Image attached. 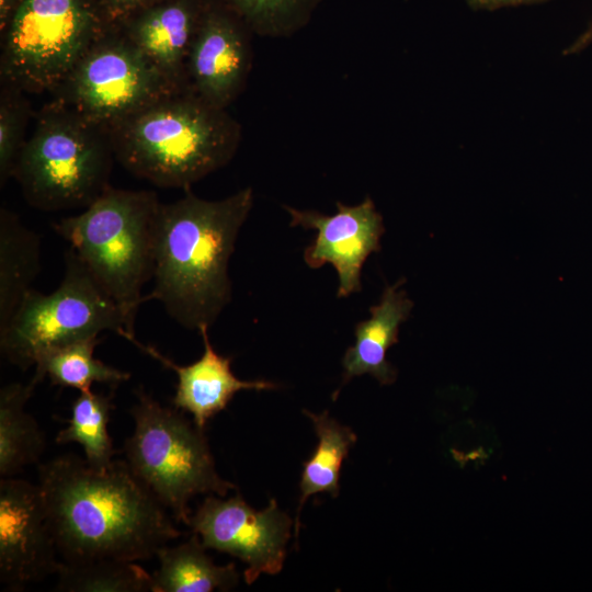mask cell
Listing matches in <instances>:
<instances>
[{"instance_id": "obj_24", "label": "cell", "mask_w": 592, "mask_h": 592, "mask_svg": "<svg viewBox=\"0 0 592 592\" xmlns=\"http://www.w3.org/2000/svg\"><path fill=\"white\" fill-rule=\"evenodd\" d=\"M253 34L289 37L304 29L322 0H224Z\"/></svg>"}, {"instance_id": "obj_7", "label": "cell", "mask_w": 592, "mask_h": 592, "mask_svg": "<svg viewBox=\"0 0 592 592\" xmlns=\"http://www.w3.org/2000/svg\"><path fill=\"white\" fill-rule=\"evenodd\" d=\"M96 0H20L1 31L2 84L57 91L111 26Z\"/></svg>"}, {"instance_id": "obj_23", "label": "cell", "mask_w": 592, "mask_h": 592, "mask_svg": "<svg viewBox=\"0 0 592 592\" xmlns=\"http://www.w3.org/2000/svg\"><path fill=\"white\" fill-rule=\"evenodd\" d=\"M57 591L66 592H148L152 574L136 561H60L56 571Z\"/></svg>"}, {"instance_id": "obj_2", "label": "cell", "mask_w": 592, "mask_h": 592, "mask_svg": "<svg viewBox=\"0 0 592 592\" xmlns=\"http://www.w3.org/2000/svg\"><path fill=\"white\" fill-rule=\"evenodd\" d=\"M252 206L251 187L218 201L186 190L175 202L161 203L155 229L153 286L144 301L158 300L186 329L214 323L231 299L229 258Z\"/></svg>"}, {"instance_id": "obj_8", "label": "cell", "mask_w": 592, "mask_h": 592, "mask_svg": "<svg viewBox=\"0 0 592 592\" xmlns=\"http://www.w3.org/2000/svg\"><path fill=\"white\" fill-rule=\"evenodd\" d=\"M103 331L128 333L115 301L69 247L59 286L49 294L26 292L0 328V349L10 363L26 371L47 351Z\"/></svg>"}, {"instance_id": "obj_11", "label": "cell", "mask_w": 592, "mask_h": 592, "mask_svg": "<svg viewBox=\"0 0 592 592\" xmlns=\"http://www.w3.org/2000/svg\"><path fill=\"white\" fill-rule=\"evenodd\" d=\"M252 31L224 0H209L191 44L187 88L227 109L241 93L252 64Z\"/></svg>"}, {"instance_id": "obj_18", "label": "cell", "mask_w": 592, "mask_h": 592, "mask_svg": "<svg viewBox=\"0 0 592 592\" xmlns=\"http://www.w3.org/2000/svg\"><path fill=\"white\" fill-rule=\"evenodd\" d=\"M205 549L195 533L185 543L161 547L156 555L159 569L152 574L151 592H210L234 589L239 581L236 565L217 566Z\"/></svg>"}, {"instance_id": "obj_13", "label": "cell", "mask_w": 592, "mask_h": 592, "mask_svg": "<svg viewBox=\"0 0 592 592\" xmlns=\"http://www.w3.org/2000/svg\"><path fill=\"white\" fill-rule=\"evenodd\" d=\"M337 213L325 215L316 210H299L284 206L291 226L318 231L304 251V260L311 269L330 263L339 276L338 297H348L362 289L361 271L369 254L380 250L385 232L383 216L374 202L366 197L357 205L337 202Z\"/></svg>"}, {"instance_id": "obj_26", "label": "cell", "mask_w": 592, "mask_h": 592, "mask_svg": "<svg viewBox=\"0 0 592 592\" xmlns=\"http://www.w3.org/2000/svg\"><path fill=\"white\" fill-rule=\"evenodd\" d=\"M111 24L118 25L137 10L156 0H96Z\"/></svg>"}, {"instance_id": "obj_1", "label": "cell", "mask_w": 592, "mask_h": 592, "mask_svg": "<svg viewBox=\"0 0 592 592\" xmlns=\"http://www.w3.org/2000/svg\"><path fill=\"white\" fill-rule=\"evenodd\" d=\"M38 487L64 562L139 561L181 536L125 460L103 470L76 455L38 466Z\"/></svg>"}, {"instance_id": "obj_19", "label": "cell", "mask_w": 592, "mask_h": 592, "mask_svg": "<svg viewBox=\"0 0 592 592\" xmlns=\"http://www.w3.org/2000/svg\"><path fill=\"white\" fill-rule=\"evenodd\" d=\"M36 384L12 383L0 390V475L12 477L24 466L37 463L45 437L25 406Z\"/></svg>"}, {"instance_id": "obj_12", "label": "cell", "mask_w": 592, "mask_h": 592, "mask_svg": "<svg viewBox=\"0 0 592 592\" xmlns=\"http://www.w3.org/2000/svg\"><path fill=\"white\" fill-rule=\"evenodd\" d=\"M38 485L0 481V580L10 590L56 573L60 561Z\"/></svg>"}, {"instance_id": "obj_15", "label": "cell", "mask_w": 592, "mask_h": 592, "mask_svg": "<svg viewBox=\"0 0 592 592\" xmlns=\"http://www.w3.org/2000/svg\"><path fill=\"white\" fill-rule=\"evenodd\" d=\"M208 326L198 331L204 343V353L200 360L190 365H178L162 355L156 348L139 342L135 335L124 334L139 350L147 353L163 366L174 371L178 385L173 397L174 408L192 414L195 424L204 429L207 421L226 409L234 396L244 389H275L274 383L265 380H240L232 373V358L219 355L212 346Z\"/></svg>"}, {"instance_id": "obj_4", "label": "cell", "mask_w": 592, "mask_h": 592, "mask_svg": "<svg viewBox=\"0 0 592 592\" xmlns=\"http://www.w3.org/2000/svg\"><path fill=\"white\" fill-rule=\"evenodd\" d=\"M160 204L153 191L109 186L82 213L53 224L119 308L128 331L123 334L135 335L143 287L152 278Z\"/></svg>"}, {"instance_id": "obj_21", "label": "cell", "mask_w": 592, "mask_h": 592, "mask_svg": "<svg viewBox=\"0 0 592 592\" xmlns=\"http://www.w3.org/2000/svg\"><path fill=\"white\" fill-rule=\"evenodd\" d=\"M99 337L83 338L44 353L35 363L32 380L37 385L48 377L52 385L90 390L94 383L117 386L128 380L129 373L94 357Z\"/></svg>"}, {"instance_id": "obj_28", "label": "cell", "mask_w": 592, "mask_h": 592, "mask_svg": "<svg viewBox=\"0 0 592 592\" xmlns=\"http://www.w3.org/2000/svg\"><path fill=\"white\" fill-rule=\"evenodd\" d=\"M592 43V23L588 26V29L574 39V42L568 46L563 55H572L582 52L584 48H587Z\"/></svg>"}, {"instance_id": "obj_20", "label": "cell", "mask_w": 592, "mask_h": 592, "mask_svg": "<svg viewBox=\"0 0 592 592\" xmlns=\"http://www.w3.org/2000/svg\"><path fill=\"white\" fill-rule=\"evenodd\" d=\"M312 422L318 436V445L311 457L304 463L300 479V497L297 509L295 536H298L299 514L308 497L318 492H328L337 498L340 492V469L351 446L356 442V434L341 425L325 411L315 414L303 411Z\"/></svg>"}, {"instance_id": "obj_27", "label": "cell", "mask_w": 592, "mask_h": 592, "mask_svg": "<svg viewBox=\"0 0 592 592\" xmlns=\"http://www.w3.org/2000/svg\"><path fill=\"white\" fill-rule=\"evenodd\" d=\"M474 10L494 11L502 8L542 3L549 0H465Z\"/></svg>"}, {"instance_id": "obj_25", "label": "cell", "mask_w": 592, "mask_h": 592, "mask_svg": "<svg viewBox=\"0 0 592 592\" xmlns=\"http://www.w3.org/2000/svg\"><path fill=\"white\" fill-rule=\"evenodd\" d=\"M29 104L23 92L2 84L0 100V185L12 177L15 161L25 143Z\"/></svg>"}, {"instance_id": "obj_16", "label": "cell", "mask_w": 592, "mask_h": 592, "mask_svg": "<svg viewBox=\"0 0 592 592\" xmlns=\"http://www.w3.org/2000/svg\"><path fill=\"white\" fill-rule=\"evenodd\" d=\"M405 280L386 286L377 305L369 308L371 318L355 326V344L348 348L342 358L343 380L369 374L382 385H390L397 378L395 367L386 353L398 342L399 327L411 312L413 303L400 288Z\"/></svg>"}, {"instance_id": "obj_6", "label": "cell", "mask_w": 592, "mask_h": 592, "mask_svg": "<svg viewBox=\"0 0 592 592\" xmlns=\"http://www.w3.org/2000/svg\"><path fill=\"white\" fill-rule=\"evenodd\" d=\"M130 413L135 429L125 443L134 476L175 520L189 526V501L196 494L224 497L237 487L215 469L204 429L174 408L161 406L141 388Z\"/></svg>"}, {"instance_id": "obj_22", "label": "cell", "mask_w": 592, "mask_h": 592, "mask_svg": "<svg viewBox=\"0 0 592 592\" xmlns=\"http://www.w3.org/2000/svg\"><path fill=\"white\" fill-rule=\"evenodd\" d=\"M71 408L68 426L56 435V443H78L82 446L87 463L99 470L106 469L117 453L107 432L110 415L114 409L113 394H96L91 389L79 391Z\"/></svg>"}, {"instance_id": "obj_5", "label": "cell", "mask_w": 592, "mask_h": 592, "mask_svg": "<svg viewBox=\"0 0 592 592\" xmlns=\"http://www.w3.org/2000/svg\"><path fill=\"white\" fill-rule=\"evenodd\" d=\"M104 132L59 101L48 105L12 171L25 201L46 212L94 202L109 187L114 156Z\"/></svg>"}, {"instance_id": "obj_14", "label": "cell", "mask_w": 592, "mask_h": 592, "mask_svg": "<svg viewBox=\"0 0 592 592\" xmlns=\"http://www.w3.org/2000/svg\"><path fill=\"white\" fill-rule=\"evenodd\" d=\"M209 0H156L118 27L175 89L187 88L192 41Z\"/></svg>"}, {"instance_id": "obj_9", "label": "cell", "mask_w": 592, "mask_h": 592, "mask_svg": "<svg viewBox=\"0 0 592 592\" xmlns=\"http://www.w3.org/2000/svg\"><path fill=\"white\" fill-rule=\"evenodd\" d=\"M175 90L151 61L111 26L76 64L58 88L59 102L107 129L114 123Z\"/></svg>"}, {"instance_id": "obj_29", "label": "cell", "mask_w": 592, "mask_h": 592, "mask_svg": "<svg viewBox=\"0 0 592 592\" xmlns=\"http://www.w3.org/2000/svg\"><path fill=\"white\" fill-rule=\"evenodd\" d=\"M20 0H0V30L2 31Z\"/></svg>"}, {"instance_id": "obj_10", "label": "cell", "mask_w": 592, "mask_h": 592, "mask_svg": "<svg viewBox=\"0 0 592 592\" xmlns=\"http://www.w3.org/2000/svg\"><path fill=\"white\" fill-rule=\"evenodd\" d=\"M189 526L206 548L243 561L244 581L252 584L262 573L276 574L282 570L292 520L280 510L275 499L259 511L240 494L227 500L209 496L191 515Z\"/></svg>"}, {"instance_id": "obj_3", "label": "cell", "mask_w": 592, "mask_h": 592, "mask_svg": "<svg viewBox=\"0 0 592 592\" xmlns=\"http://www.w3.org/2000/svg\"><path fill=\"white\" fill-rule=\"evenodd\" d=\"M114 157L160 187H190L226 166L242 138L240 124L190 88L162 95L106 129Z\"/></svg>"}, {"instance_id": "obj_17", "label": "cell", "mask_w": 592, "mask_h": 592, "mask_svg": "<svg viewBox=\"0 0 592 592\" xmlns=\"http://www.w3.org/2000/svg\"><path fill=\"white\" fill-rule=\"evenodd\" d=\"M41 271V237L19 216L0 209V328H3Z\"/></svg>"}]
</instances>
